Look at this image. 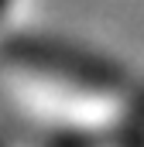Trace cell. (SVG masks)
Returning <instances> with one entry per match:
<instances>
[{"mask_svg":"<svg viewBox=\"0 0 144 147\" xmlns=\"http://www.w3.org/2000/svg\"><path fill=\"white\" fill-rule=\"evenodd\" d=\"M0 147H3V140H0Z\"/></svg>","mask_w":144,"mask_h":147,"instance_id":"6da1fadb","label":"cell"}]
</instances>
